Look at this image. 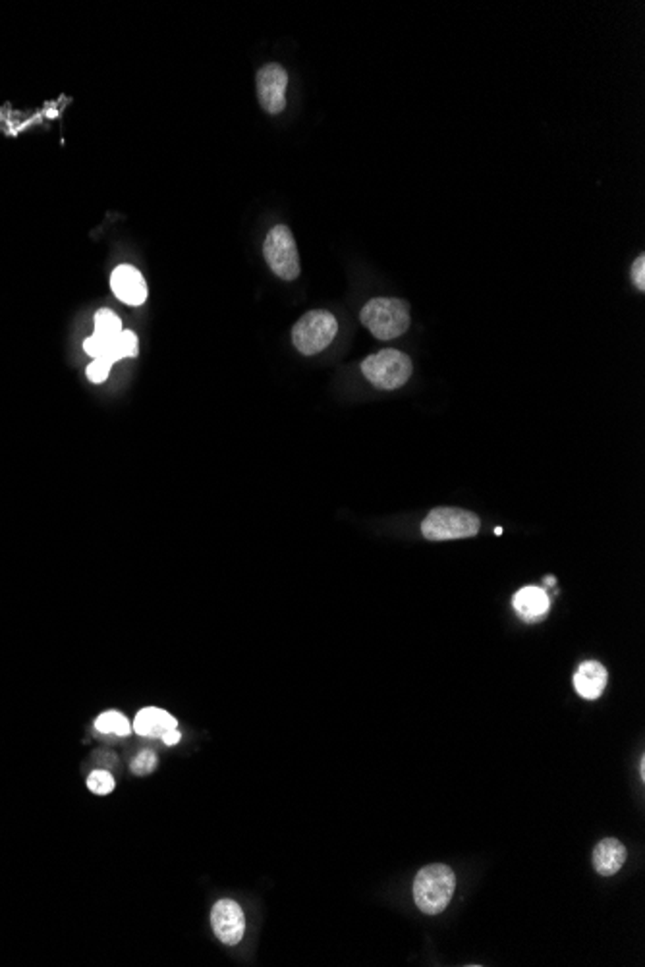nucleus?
<instances>
[{"instance_id": "nucleus-22", "label": "nucleus", "mask_w": 645, "mask_h": 967, "mask_svg": "<svg viewBox=\"0 0 645 967\" xmlns=\"http://www.w3.org/2000/svg\"><path fill=\"white\" fill-rule=\"evenodd\" d=\"M547 585H555V579H553V577H547Z\"/></svg>"}, {"instance_id": "nucleus-11", "label": "nucleus", "mask_w": 645, "mask_h": 967, "mask_svg": "<svg viewBox=\"0 0 645 967\" xmlns=\"http://www.w3.org/2000/svg\"><path fill=\"white\" fill-rule=\"evenodd\" d=\"M626 858H628L626 848L619 840H614V838L601 840L594 850L595 871L603 877L616 875L626 863Z\"/></svg>"}, {"instance_id": "nucleus-14", "label": "nucleus", "mask_w": 645, "mask_h": 967, "mask_svg": "<svg viewBox=\"0 0 645 967\" xmlns=\"http://www.w3.org/2000/svg\"><path fill=\"white\" fill-rule=\"evenodd\" d=\"M95 728L103 732V734H116V736H128L132 732L126 716L116 711H106L99 714L97 721H95Z\"/></svg>"}, {"instance_id": "nucleus-4", "label": "nucleus", "mask_w": 645, "mask_h": 967, "mask_svg": "<svg viewBox=\"0 0 645 967\" xmlns=\"http://www.w3.org/2000/svg\"><path fill=\"white\" fill-rule=\"evenodd\" d=\"M411 359L398 350H381L375 355H369L362 362L364 377L379 391H396L402 389L411 377Z\"/></svg>"}, {"instance_id": "nucleus-18", "label": "nucleus", "mask_w": 645, "mask_h": 967, "mask_svg": "<svg viewBox=\"0 0 645 967\" xmlns=\"http://www.w3.org/2000/svg\"><path fill=\"white\" fill-rule=\"evenodd\" d=\"M130 769H132L134 775H137V777H147V775H151V772H153V770L157 769V753H155V751H151V750L142 751L140 755H137V757L134 759L132 765H130Z\"/></svg>"}, {"instance_id": "nucleus-17", "label": "nucleus", "mask_w": 645, "mask_h": 967, "mask_svg": "<svg viewBox=\"0 0 645 967\" xmlns=\"http://www.w3.org/2000/svg\"><path fill=\"white\" fill-rule=\"evenodd\" d=\"M88 788L97 796H106L115 790V778L106 770H93L88 778Z\"/></svg>"}, {"instance_id": "nucleus-6", "label": "nucleus", "mask_w": 645, "mask_h": 967, "mask_svg": "<svg viewBox=\"0 0 645 967\" xmlns=\"http://www.w3.org/2000/svg\"><path fill=\"white\" fill-rule=\"evenodd\" d=\"M263 257L271 271L282 281H296L299 276V255L294 234L284 225L272 226L263 244Z\"/></svg>"}, {"instance_id": "nucleus-5", "label": "nucleus", "mask_w": 645, "mask_h": 967, "mask_svg": "<svg viewBox=\"0 0 645 967\" xmlns=\"http://www.w3.org/2000/svg\"><path fill=\"white\" fill-rule=\"evenodd\" d=\"M338 333V323L335 315L328 311H309L294 325L292 340L299 354L315 355L323 352L328 344L335 340Z\"/></svg>"}, {"instance_id": "nucleus-12", "label": "nucleus", "mask_w": 645, "mask_h": 967, "mask_svg": "<svg viewBox=\"0 0 645 967\" xmlns=\"http://www.w3.org/2000/svg\"><path fill=\"white\" fill-rule=\"evenodd\" d=\"M178 728L176 718L157 707H145L137 713L134 721V730L143 738H161L164 732Z\"/></svg>"}, {"instance_id": "nucleus-9", "label": "nucleus", "mask_w": 645, "mask_h": 967, "mask_svg": "<svg viewBox=\"0 0 645 967\" xmlns=\"http://www.w3.org/2000/svg\"><path fill=\"white\" fill-rule=\"evenodd\" d=\"M111 288L115 296L128 306H142L147 299V284L143 274L132 265H120L111 274Z\"/></svg>"}, {"instance_id": "nucleus-21", "label": "nucleus", "mask_w": 645, "mask_h": 967, "mask_svg": "<svg viewBox=\"0 0 645 967\" xmlns=\"http://www.w3.org/2000/svg\"><path fill=\"white\" fill-rule=\"evenodd\" d=\"M161 740H162L164 743H167V745H176L178 741L182 740V734H180V732H178V728H172V730H169V732H164V734L161 736Z\"/></svg>"}, {"instance_id": "nucleus-19", "label": "nucleus", "mask_w": 645, "mask_h": 967, "mask_svg": "<svg viewBox=\"0 0 645 967\" xmlns=\"http://www.w3.org/2000/svg\"><path fill=\"white\" fill-rule=\"evenodd\" d=\"M111 367L113 364L108 362V359H93V364L88 367V379L95 384H101L106 381Z\"/></svg>"}, {"instance_id": "nucleus-20", "label": "nucleus", "mask_w": 645, "mask_h": 967, "mask_svg": "<svg viewBox=\"0 0 645 967\" xmlns=\"http://www.w3.org/2000/svg\"><path fill=\"white\" fill-rule=\"evenodd\" d=\"M632 281L638 286L640 292L645 290V255H640L632 265Z\"/></svg>"}, {"instance_id": "nucleus-7", "label": "nucleus", "mask_w": 645, "mask_h": 967, "mask_svg": "<svg viewBox=\"0 0 645 967\" xmlns=\"http://www.w3.org/2000/svg\"><path fill=\"white\" fill-rule=\"evenodd\" d=\"M288 74L281 64H267L257 72V99L269 115H281L286 106Z\"/></svg>"}, {"instance_id": "nucleus-10", "label": "nucleus", "mask_w": 645, "mask_h": 967, "mask_svg": "<svg viewBox=\"0 0 645 967\" xmlns=\"http://www.w3.org/2000/svg\"><path fill=\"white\" fill-rule=\"evenodd\" d=\"M607 686V668L597 660H587L574 674V687L584 699H599Z\"/></svg>"}, {"instance_id": "nucleus-8", "label": "nucleus", "mask_w": 645, "mask_h": 967, "mask_svg": "<svg viewBox=\"0 0 645 967\" xmlns=\"http://www.w3.org/2000/svg\"><path fill=\"white\" fill-rule=\"evenodd\" d=\"M211 925L218 941L236 946L245 933V917L240 904L232 900L217 902L211 911Z\"/></svg>"}, {"instance_id": "nucleus-15", "label": "nucleus", "mask_w": 645, "mask_h": 967, "mask_svg": "<svg viewBox=\"0 0 645 967\" xmlns=\"http://www.w3.org/2000/svg\"><path fill=\"white\" fill-rule=\"evenodd\" d=\"M122 323L118 315H115L111 309H99L95 315V336H101L106 340H113L122 333Z\"/></svg>"}, {"instance_id": "nucleus-2", "label": "nucleus", "mask_w": 645, "mask_h": 967, "mask_svg": "<svg viewBox=\"0 0 645 967\" xmlns=\"http://www.w3.org/2000/svg\"><path fill=\"white\" fill-rule=\"evenodd\" d=\"M360 319L375 338L392 340L408 330L410 306L398 298H375L365 303Z\"/></svg>"}, {"instance_id": "nucleus-13", "label": "nucleus", "mask_w": 645, "mask_h": 967, "mask_svg": "<svg viewBox=\"0 0 645 967\" xmlns=\"http://www.w3.org/2000/svg\"><path fill=\"white\" fill-rule=\"evenodd\" d=\"M514 609L516 612L530 622L539 620L548 611V597L541 587H524L520 589L514 595Z\"/></svg>"}, {"instance_id": "nucleus-3", "label": "nucleus", "mask_w": 645, "mask_h": 967, "mask_svg": "<svg viewBox=\"0 0 645 967\" xmlns=\"http://www.w3.org/2000/svg\"><path fill=\"white\" fill-rule=\"evenodd\" d=\"M482 521L468 510L435 508L421 523V533L429 541H455L479 533Z\"/></svg>"}, {"instance_id": "nucleus-16", "label": "nucleus", "mask_w": 645, "mask_h": 967, "mask_svg": "<svg viewBox=\"0 0 645 967\" xmlns=\"http://www.w3.org/2000/svg\"><path fill=\"white\" fill-rule=\"evenodd\" d=\"M135 355H137V336L132 333V330H122V333L113 340V350H111L113 364L118 362V359L135 357Z\"/></svg>"}, {"instance_id": "nucleus-1", "label": "nucleus", "mask_w": 645, "mask_h": 967, "mask_svg": "<svg viewBox=\"0 0 645 967\" xmlns=\"http://www.w3.org/2000/svg\"><path fill=\"white\" fill-rule=\"evenodd\" d=\"M456 889L455 871L448 865L423 867L414 880V900L425 916H438L447 909Z\"/></svg>"}]
</instances>
